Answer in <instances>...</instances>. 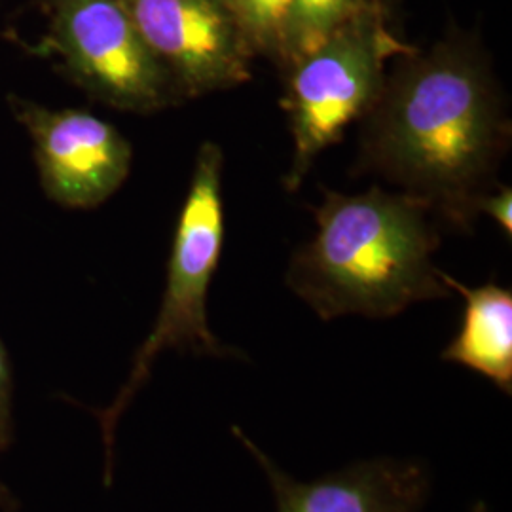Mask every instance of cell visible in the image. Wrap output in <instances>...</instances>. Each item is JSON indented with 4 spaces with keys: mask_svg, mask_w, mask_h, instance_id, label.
Wrapping results in <instances>:
<instances>
[{
    "mask_svg": "<svg viewBox=\"0 0 512 512\" xmlns=\"http://www.w3.org/2000/svg\"><path fill=\"white\" fill-rule=\"evenodd\" d=\"M361 122L363 169L454 226H473L511 145L503 95L475 38L397 55Z\"/></svg>",
    "mask_w": 512,
    "mask_h": 512,
    "instance_id": "cell-1",
    "label": "cell"
},
{
    "mask_svg": "<svg viewBox=\"0 0 512 512\" xmlns=\"http://www.w3.org/2000/svg\"><path fill=\"white\" fill-rule=\"evenodd\" d=\"M315 220L317 234L294 253L287 285L321 319H385L450 296L433 262L439 234L418 200L378 186L325 192Z\"/></svg>",
    "mask_w": 512,
    "mask_h": 512,
    "instance_id": "cell-2",
    "label": "cell"
},
{
    "mask_svg": "<svg viewBox=\"0 0 512 512\" xmlns=\"http://www.w3.org/2000/svg\"><path fill=\"white\" fill-rule=\"evenodd\" d=\"M222 164L219 145L203 143L177 222L158 317L133 359L126 384L109 406L93 410L105 444L107 482L112 471L116 427L135 395L147 384L160 353L177 349L211 357L236 355L234 349L220 342L207 323V294L219 268L224 241Z\"/></svg>",
    "mask_w": 512,
    "mask_h": 512,
    "instance_id": "cell-3",
    "label": "cell"
},
{
    "mask_svg": "<svg viewBox=\"0 0 512 512\" xmlns=\"http://www.w3.org/2000/svg\"><path fill=\"white\" fill-rule=\"evenodd\" d=\"M408 50L389 29L384 4L366 0L321 46L285 69L283 109L294 141L287 190L294 192L319 152L365 116L382 92L387 63Z\"/></svg>",
    "mask_w": 512,
    "mask_h": 512,
    "instance_id": "cell-4",
    "label": "cell"
},
{
    "mask_svg": "<svg viewBox=\"0 0 512 512\" xmlns=\"http://www.w3.org/2000/svg\"><path fill=\"white\" fill-rule=\"evenodd\" d=\"M48 6L55 52L95 99L145 114L183 101L124 0H48Z\"/></svg>",
    "mask_w": 512,
    "mask_h": 512,
    "instance_id": "cell-5",
    "label": "cell"
},
{
    "mask_svg": "<svg viewBox=\"0 0 512 512\" xmlns=\"http://www.w3.org/2000/svg\"><path fill=\"white\" fill-rule=\"evenodd\" d=\"M181 99L251 80L253 50L224 0H124Z\"/></svg>",
    "mask_w": 512,
    "mask_h": 512,
    "instance_id": "cell-6",
    "label": "cell"
},
{
    "mask_svg": "<svg viewBox=\"0 0 512 512\" xmlns=\"http://www.w3.org/2000/svg\"><path fill=\"white\" fill-rule=\"evenodd\" d=\"M19 124L27 129L40 183L52 202L92 209L126 183L133 150L109 122L80 109H46L10 99Z\"/></svg>",
    "mask_w": 512,
    "mask_h": 512,
    "instance_id": "cell-7",
    "label": "cell"
},
{
    "mask_svg": "<svg viewBox=\"0 0 512 512\" xmlns=\"http://www.w3.org/2000/svg\"><path fill=\"white\" fill-rule=\"evenodd\" d=\"M232 433L268 476L277 512H420L429 495V473L416 461L370 459L300 482L275 465L239 427H232Z\"/></svg>",
    "mask_w": 512,
    "mask_h": 512,
    "instance_id": "cell-8",
    "label": "cell"
},
{
    "mask_svg": "<svg viewBox=\"0 0 512 512\" xmlns=\"http://www.w3.org/2000/svg\"><path fill=\"white\" fill-rule=\"evenodd\" d=\"M440 279L465 300L456 338L442 351L456 363L488 378L505 395L512 393V291L495 283L467 287L440 270Z\"/></svg>",
    "mask_w": 512,
    "mask_h": 512,
    "instance_id": "cell-9",
    "label": "cell"
},
{
    "mask_svg": "<svg viewBox=\"0 0 512 512\" xmlns=\"http://www.w3.org/2000/svg\"><path fill=\"white\" fill-rule=\"evenodd\" d=\"M365 2L366 0H293L281 69L285 71L296 59L321 46Z\"/></svg>",
    "mask_w": 512,
    "mask_h": 512,
    "instance_id": "cell-10",
    "label": "cell"
},
{
    "mask_svg": "<svg viewBox=\"0 0 512 512\" xmlns=\"http://www.w3.org/2000/svg\"><path fill=\"white\" fill-rule=\"evenodd\" d=\"M255 55L283 65L293 0H224Z\"/></svg>",
    "mask_w": 512,
    "mask_h": 512,
    "instance_id": "cell-11",
    "label": "cell"
},
{
    "mask_svg": "<svg viewBox=\"0 0 512 512\" xmlns=\"http://www.w3.org/2000/svg\"><path fill=\"white\" fill-rule=\"evenodd\" d=\"M12 368L0 340V456L12 442ZM0 511L16 512V501L0 482Z\"/></svg>",
    "mask_w": 512,
    "mask_h": 512,
    "instance_id": "cell-12",
    "label": "cell"
},
{
    "mask_svg": "<svg viewBox=\"0 0 512 512\" xmlns=\"http://www.w3.org/2000/svg\"><path fill=\"white\" fill-rule=\"evenodd\" d=\"M488 215L499 224L505 236H512V190L511 186H499L497 190H490L478 202V215Z\"/></svg>",
    "mask_w": 512,
    "mask_h": 512,
    "instance_id": "cell-13",
    "label": "cell"
}]
</instances>
